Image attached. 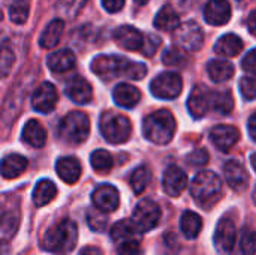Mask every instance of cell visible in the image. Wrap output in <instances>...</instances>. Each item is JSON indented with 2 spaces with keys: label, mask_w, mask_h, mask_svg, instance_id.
Here are the masks:
<instances>
[{
  "label": "cell",
  "mask_w": 256,
  "mask_h": 255,
  "mask_svg": "<svg viewBox=\"0 0 256 255\" xmlns=\"http://www.w3.org/2000/svg\"><path fill=\"white\" fill-rule=\"evenodd\" d=\"M162 62L166 66H174V68H183L188 65V56L186 51L180 47H171L166 48L162 54Z\"/></svg>",
  "instance_id": "33"
},
{
  "label": "cell",
  "mask_w": 256,
  "mask_h": 255,
  "mask_svg": "<svg viewBox=\"0 0 256 255\" xmlns=\"http://www.w3.org/2000/svg\"><path fill=\"white\" fill-rule=\"evenodd\" d=\"M18 221H20V215H18V210H4L3 212V225H2V234H3V239H9L14 236L16 227H18Z\"/></svg>",
  "instance_id": "40"
},
{
  "label": "cell",
  "mask_w": 256,
  "mask_h": 255,
  "mask_svg": "<svg viewBox=\"0 0 256 255\" xmlns=\"http://www.w3.org/2000/svg\"><path fill=\"white\" fill-rule=\"evenodd\" d=\"M87 224L93 231H105L106 225H108L106 212L98 209L96 206L93 209H88V212H87Z\"/></svg>",
  "instance_id": "37"
},
{
  "label": "cell",
  "mask_w": 256,
  "mask_h": 255,
  "mask_svg": "<svg viewBox=\"0 0 256 255\" xmlns=\"http://www.w3.org/2000/svg\"><path fill=\"white\" fill-rule=\"evenodd\" d=\"M182 89L183 80L176 72H162L150 84L152 93L160 99H174L182 93Z\"/></svg>",
  "instance_id": "9"
},
{
  "label": "cell",
  "mask_w": 256,
  "mask_h": 255,
  "mask_svg": "<svg viewBox=\"0 0 256 255\" xmlns=\"http://www.w3.org/2000/svg\"><path fill=\"white\" fill-rule=\"evenodd\" d=\"M240 90H242V95L244 99H248V101L256 99V75L242 78Z\"/></svg>",
  "instance_id": "41"
},
{
  "label": "cell",
  "mask_w": 256,
  "mask_h": 255,
  "mask_svg": "<svg viewBox=\"0 0 256 255\" xmlns=\"http://www.w3.org/2000/svg\"><path fill=\"white\" fill-rule=\"evenodd\" d=\"M224 173H225V179L228 182V185L237 191L242 192L249 186V173L244 168L243 164H240L238 161H228L224 167Z\"/></svg>",
  "instance_id": "16"
},
{
  "label": "cell",
  "mask_w": 256,
  "mask_h": 255,
  "mask_svg": "<svg viewBox=\"0 0 256 255\" xmlns=\"http://www.w3.org/2000/svg\"><path fill=\"white\" fill-rule=\"evenodd\" d=\"M63 29H64L63 20L56 18V20L50 21L48 26L45 27V30H44L42 35H40V39H39L40 47L45 48V50L54 48V47L60 42V39H62Z\"/></svg>",
  "instance_id": "24"
},
{
  "label": "cell",
  "mask_w": 256,
  "mask_h": 255,
  "mask_svg": "<svg viewBox=\"0 0 256 255\" xmlns=\"http://www.w3.org/2000/svg\"><path fill=\"white\" fill-rule=\"evenodd\" d=\"M236 239H237L236 224L230 218H222L214 231V243L219 252L231 254L236 245Z\"/></svg>",
  "instance_id": "10"
},
{
  "label": "cell",
  "mask_w": 256,
  "mask_h": 255,
  "mask_svg": "<svg viewBox=\"0 0 256 255\" xmlns=\"http://www.w3.org/2000/svg\"><path fill=\"white\" fill-rule=\"evenodd\" d=\"M141 245L138 240H128L118 246V255H141Z\"/></svg>",
  "instance_id": "45"
},
{
  "label": "cell",
  "mask_w": 256,
  "mask_h": 255,
  "mask_svg": "<svg viewBox=\"0 0 256 255\" xmlns=\"http://www.w3.org/2000/svg\"><path fill=\"white\" fill-rule=\"evenodd\" d=\"M152 180V173L147 167H138L130 176V186L135 194H142Z\"/></svg>",
  "instance_id": "34"
},
{
  "label": "cell",
  "mask_w": 256,
  "mask_h": 255,
  "mask_svg": "<svg viewBox=\"0 0 256 255\" xmlns=\"http://www.w3.org/2000/svg\"><path fill=\"white\" fill-rule=\"evenodd\" d=\"M180 228L186 239H195L202 230V219L198 213L188 210L180 219Z\"/></svg>",
  "instance_id": "31"
},
{
  "label": "cell",
  "mask_w": 256,
  "mask_h": 255,
  "mask_svg": "<svg viewBox=\"0 0 256 255\" xmlns=\"http://www.w3.org/2000/svg\"><path fill=\"white\" fill-rule=\"evenodd\" d=\"M248 128H249V134L252 137V140L256 143V113H254L249 119V123H248Z\"/></svg>",
  "instance_id": "48"
},
{
  "label": "cell",
  "mask_w": 256,
  "mask_h": 255,
  "mask_svg": "<svg viewBox=\"0 0 256 255\" xmlns=\"http://www.w3.org/2000/svg\"><path fill=\"white\" fill-rule=\"evenodd\" d=\"M238 2H240V0H238Z\"/></svg>",
  "instance_id": "54"
},
{
  "label": "cell",
  "mask_w": 256,
  "mask_h": 255,
  "mask_svg": "<svg viewBox=\"0 0 256 255\" xmlns=\"http://www.w3.org/2000/svg\"><path fill=\"white\" fill-rule=\"evenodd\" d=\"M30 0H14L9 5V17L15 24H24L28 18Z\"/></svg>",
  "instance_id": "35"
},
{
  "label": "cell",
  "mask_w": 256,
  "mask_h": 255,
  "mask_svg": "<svg viewBox=\"0 0 256 255\" xmlns=\"http://www.w3.org/2000/svg\"><path fill=\"white\" fill-rule=\"evenodd\" d=\"M207 72L210 78L216 83H225L234 75V66L228 60H210L207 65Z\"/></svg>",
  "instance_id": "29"
},
{
  "label": "cell",
  "mask_w": 256,
  "mask_h": 255,
  "mask_svg": "<svg viewBox=\"0 0 256 255\" xmlns=\"http://www.w3.org/2000/svg\"><path fill=\"white\" fill-rule=\"evenodd\" d=\"M162 185H164V191L168 195L178 197L188 186V176L180 167L171 165L164 173Z\"/></svg>",
  "instance_id": "14"
},
{
  "label": "cell",
  "mask_w": 256,
  "mask_h": 255,
  "mask_svg": "<svg viewBox=\"0 0 256 255\" xmlns=\"http://www.w3.org/2000/svg\"><path fill=\"white\" fill-rule=\"evenodd\" d=\"M190 194L201 207H210L222 195V182L213 171H201L192 180Z\"/></svg>",
  "instance_id": "4"
},
{
  "label": "cell",
  "mask_w": 256,
  "mask_h": 255,
  "mask_svg": "<svg viewBox=\"0 0 256 255\" xmlns=\"http://www.w3.org/2000/svg\"><path fill=\"white\" fill-rule=\"evenodd\" d=\"M99 129L104 138L112 144H120L129 140L132 134L130 120L116 111H105L99 120Z\"/></svg>",
  "instance_id": "5"
},
{
  "label": "cell",
  "mask_w": 256,
  "mask_h": 255,
  "mask_svg": "<svg viewBox=\"0 0 256 255\" xmlns=\"http://www.w3.org/2000/svg\"><path fill=\"white\" fill-rule=\"evenodd\" d=\"M64 93L69 99H72L75 104H80V105L88 104L93 98L92 86L88 84L87 80L81 77H74L72 80H69L66 83Z\"/></svg>",
  "instance_id": "18"
},
{
  "label": "cell",
  "mask_w": 256,
  "mask_h": 255,
  "mask_svg": "<svg viewBox=\"0 0 256 255\" xmlns=\"http://www.w3.org/2000/svg\"><path fill=\"white\" fill-rule=\"evenodd\" d=\"M210 107L219 114H230L234 108V99L230 92H212Z\"/></svg>",
  "instance_id": "32"
},
{
  "label": "cell",
  "mask_w": 256,
  "mask_h": 255,
  "mask_svg": "<svg viewBox=\"0 0 256 255\" xmlns=\"http://www.w3.org/2000/svg\"><path fill=\"white\" fill-rule=\"evenodd\" d=\"M56 171L63 182L72 185V183L78 182V179L81 176V164L74 156H64L57 161Z\"/></svg>",
  "instance_id": "21"
},
{
  "label": "cell",
  "mask_w": 256,
  "mask_h": 255,
  "mask_svg": "<svg viewBox=\"0 0 256 255\" xmlns=\"http://www.w3.org/2000/svg\"><path fill=\"white\" fill-rule=\"evenodd\" d=\"M204 18L212 26H224L231 18V5L226 0H208L204 8Z\"/></svg>",
  "instance_id": "17"
},
{
  "label": "cell",
  "mask_w": 256,
  "mask_h": 255,
  "mask_svg": "<svg viewBox=\"0 0 256 255\" xmlns=\"http://www.w3.org/2000/svg\"><path fill=\"white\" fill-rule=\"evenodd\" d=\"M210 101H212V92L202 86H196L189 99H188V108L189 113L195 117V119H201L207 114L210 107Z\"/></svg>",
  "instance_id": "19"
},
{
  "label": "cell",
  "mask_w": 256,
  "mask_h": 255,
  "mask_svg": "<svg viewBox=\"0 0 256 255\" xmlns=\"http://www.w3.org/2000/svg\"><path fill=\"white\" fill-rule=\"evenodd\" d=\"M46 63L52 72L62 74L70 71L75 66V54L70 50H58L48 56Z\"/></svg>",
  "instance_id": "22"
},
{
  "label": "cell",
  "mask_w": 256,
  "mask_h": 255,
  "mask_svg": "<svg viewBox=\"0 0 256 255\" xmlns=\"http://www.w3.org/2000/svg\"><path fill=\"white\" fill-rule=\"evenodd\" d=\"M135 2H136L138 5H146V3H147L148 0H135Z\"/></svg>",
  "instance_id": "52"
},
{
  "label": "cell",
  "mask_w": 256,
  "mask_h": 255,
  "mask_svg": "<svg viewBox=\"0 0 256 255\" xmlns=\"http://www.w3.org/2000/svg\"><path fill=\"white\" fill-rule=\"evenodd\" d=\"M242 50H243V41L234 33L224 35L214 45V51L225 57H234L240 54Z\"/></svg>",
  "instance_id": "25"
},
{
  "label": "cell",
  "mask_w": 256,
  "mask_h": 255,
  "mask_svg": "<svg viewBox=\"0 0 256 255\" xmlns=\"http://www.w3.org/2000/svg\"><path fill=\"white\" fill-rule=\"evenodd\" d=\"M254 201H255V204H256V188H255V191H254Z\"/></svg>",
  "instance_id": "53"
},
{
  "label": "cell",
  "mask_w": 256,
  "mask_h": 255,
  "mask_svg": "<svg viewBox=\"0 0 256 255\" xmlns=\"http://www.w3.org/2000/svg\"><path fill=\"white\" fill-rule=\"evenodd\" d=\"M22 140L36 149H40L46 143V131L38 120H28L22 129Z\"/></svg>",
  "instance_id": "23"
},
{
  "label": "cell",
  "mask_w": 256,
  "mask_h": 255,
  "mask_svg": "<svg viewBox=\"0 0 256 255\" xmlns=\"http://www.w3.org/2000/svg\"><path fill=\"white\" fill-rule=\"evenodd\" d=\"M160 215V207L153 200H141L134 210L132 221L140 233H147L159 224Z\"/></svg>",
  "instance_id": "8"
},
{
  "label": "cell",
  "mask_w": 256,
  "mask_h": 255,
  "mask_svg": "<svg viewBox=\"0 0 256 255\" xmlns=\"http://www.w3.org/2000/svg\"><path fill=\"white\" fill-rule=\"evenodd\" d=\"M56 195H57L56 185L48 179H42L36 183L33 189V203L34 206L42 207V206H46L50 201H52Z\"/></svg>",
  "instance_id": "27"
},
{
  "label": "cell",
  "mask_w": 256,
  "mask_h": 255,
  "mask_svg": "<svg viewBox=\"0 0 256 255\" xmlns=\"http://www.w3.org/2000/svg\"><path fill=\"white\" fill-rule=\"evenodd\" d=\"M256 254V231L244 228L240 234L238 240V255Z\"/></svg>",
  "instance_id": "38"
},
{
  "label": "cell",
  "mask_w": 256,
  "mask_h": 255,
  "mask_svg": "<svg viewBox=\"0 0 256 255\" xmlns=\"http://www.w3.org/2000/svg\"><path fill=\"white\" fill-rule=\"evenodd\" d=\"M188 162L195 167H204L208 162V152L206 149H196L188 156Z\"/></svg>",
  "instance_id": "44"
},
{
  "label": "cell",
  "mask_w": 256,
  "mask_h": 255,
  "mask_svg": "<svg viewBox=\"0 0 256 255\" xmlns=\"http://www.w3.org/2000/svg\"><path fill=\"white\" fill-rule=\"evenodd\" d=\"M248 27H249V32L256 36V9L250 14L249 20H248Z\"/></svg>",
  "instance_id": "49"
},
{
  "label": "cell",
  "mask_w": 256,
  "mask_h": 255,
  "mask_svg": "<svg viewBox=\"0 0 256 255\" xmlns=\"http://www.w3.org/2000/svg\"><path fill=\"white\" fill-rule=\"evenodd\" d=\"M114 39L122 48H124L128 51L142 50V45H144V41H146L142 33L138 29L132 27V26H120L118 29H116Z\"/></svg>",
  "instance_id": "15"
},
{
  "label": "cell",
  "mask_w": 256,
  "mask_h": 255,
  "mask_svg": "<svg viewBox=\"0 0 256 255\" xmlns=\"http://www.w3.org/2000/svg\"><path fill=\"white\" fill-rule=\"evenodd\" d=\"M102 5H104V8H105L108 12L114 14V12H118V11L123 9L124 0H102Z\"/></svg>",
  "instance_id": "47"
},
{
  "label": "cell",
  "mask_w": 256,
  "mask_h": 255,
  "mask_svg": "<svg viewBox=\"0 0 256 255\" xmlns=\"http://www.w3.org/2000/svg\"><path fill=\"white\" fill-rule=\"evenodd\" d=\"M78 242V227L74 221L64 219L50 230L42 237L44 249L54 255H68L74 251Z\"/></svg>",
  "instance_id": "2"
},
{
  "label": "cell",
  "mask_w": 256,
  "mask_h": 255,
  "mask_svg": "<svg viewBox=\"0 0 256 255\" xmlns=\"http://www.w3.org/2000/svg\"><path fill=\"white\" fill-rule=\"evenodd\" d=\"M92 201H93V206L110 213V212L117 210L120 204V195H118V191L112 185H100L93 191Z\"/></svg>",
  "instance_id": "12"
},
{
  "label": "cell",
  "mask_w": 256,
  "mask_h": 255,
  "mask_svg": "<svg viewBox=\"0 0 256 255\" xmlns=\"http://www.w3.org/2000/svg\"><path fill=\"white\" fill-rule=\"evenodd\" d=\"M242 65H243V69H244L246 72L256 75V48L244 56Z\"/></svg>",
  "instance_id": "46"
},
{
  "label": "cell",
  "mask_w": 256,
  "mask_h": 255,
  "mask_svg": "<svg viewBox=\"0 0 256 255\" xmlns=\"http://www.w3.org/2000/svg\"><path fill=\"white\" fill-rule=\"evenodd\" d=\"M176 128L177 125H176V119L172 113L162 108V110H158L156 113L148 114L144 119L142 132L148 141L164 146L172 140L176 134Z\"/></svg>",
  "instance_id": "3"
},
{
  "label": "cell",
  "mask_w": 256,
  "mask_h": 255,
  "mask_svg": "<svg viewBox=\"0 0 256 255\" xmlns=\"http://www.w3.org/2000/svg\"><path fill=\"white\" fill-rule=\"evenodd\" d=\"M27 168V159L18 153L8 155L2 162V174L4 179H15L21 176Z\"/></svg>",
  "instance_id": "26"
},
{
  "label": "cell",
  "mask_w": 256,
  "mask_h": 255,
  "mask_svg": "<svg viewBox=\"0 0 256 255\" xmlns=\"http://www.w3.org/2000/svg\"><path fill=\"white\" fill-rule=\"evenodd\" d=\"M114 102L122 108H134L141 101V92L130 84L122 83L114 87L112 90Z\"/></svg>",
  "instance_id": "20"
},
{
  "label": "cell",
  "mask_w": 256,
  "mask_h": 255,
  "mask_svg": "<svg viewBox=\"0 0 256 255\" xmlns=\"http://www.w3.org/2000/svg\"><path fill=\"white\" fill-rule=\"evenodd\" d=\"M86 2L87 0H58L56 8L64 18H75L84 8Z\"/></svg>",
  "instance_id": "39"
},
{
  "label": "cell",
  "mask_w": 256,
  "mask_h": 255,
  "mask_svg": "<svg viewBox=\"0 0 256 255\" xmlns=\"http://www.w3.org/2000/svg\"><path fill=\"white\" fill-rule=\"evenodd\" d=\"M174 44L184 51H200L204 45V32L196 23L180 24L174 30Z\"/></svg>",
  "instance_id": "7"
},
{
  "label": "cell",
  "mask_w": 256,
  "mask_h": 255,
  "mask_svg": "<svg viewBox=\"0 0 256 255\" xmlns=\"http://www.w3.org/2000/svg\"><path fill=\"white\" fill-rule=\"evenodd\" d=\"M154 26L162 32H174L180 26V15L171 6H164L156 14Z\"/></svg>",
  "instance_id": "28"
},
{
  "label": "cell",
  "mask_w": 256,
  "mask_h": 255,
  "mask_svg": "<svg viewBox=\"0 0 256 255\" xmlns=\"http://www.w3.org/2000/svg\"><path fill=\"white\" fill-rule=\"evenodd\" d=\"M80 255H102V251L96 246H87L80 252Z\"/></svg>",
  "instance_id": "50"
},
{
  "label": "cell",
  "mask_w": 256,
  "mask_h": 255,
  "mask_svg": "<svg viewBox=\"0 0 256 255\" xmlns=\"http://www.w3.org/2000/svg\"><path fill=\"white\" fill-rule=\"evenodd\" d=\"M57 90L51 83H42L32 96V107L39 113H51L57 104Z\"/></svg>",
  "instance_id": "11"
},
{
  "label": "cell",
  "mask_w": 256,
  "mask_h": 255,
  "mask_svg": "<svg viewBox=\"0 0 256 255\" xmlns=\"http://www.w3.org/2000/svg\"><path fill=\"white\" fill-rule=\"evenodd\" d=\"M250 162H252V167L255 168V171H256V153H254V155H252V158H250Z\"/></svg>",
  "instance_id": "51"
},
{
  "label": "cell",
  "mask_w": 256,
  "mask_h": 255,
  "mask_svg": "<svg viewBox=\"0 0 256 255\" xmlns=\"http://www.w3.org/2000/svg\"><path fill=\"white\" fill-rule=\"evenodd\" d=\"M2 74L8 75L9 69L14 65V51L8 47V42H3V48H2Z\"/></svg>",
  "instance_id": "43"
},
{
  "label": "cell",
  "mask_w": 256,
  "mask_h": 255,
  "mask_svg": "<svg viewBox=\"0 0 256 255\" xmlns=\"http://www.w3.org/2000/svg\"><path fill=\"white\" fill-rule=\"evenodd\" d=\"M58 132L66 141L80 144V143L86 141L88 137L90 120L84 113L72 111L62 119L60 126H58Z\"/></svg>",
  "instance_id": "6"
},
{
  "label": "cell",
  "mask_w": 256,
  "mask_h": 255,
  "mask_svg": "<svg viewBox=\"0 0 256 255\" xmlns=\"http://www.w3.org/2000/svg\"><path fill=\"white\" fill-rule=\"evenodd\" d=\"M212 143L222 152H230L240 140V131L231 125H219L212 129Z\"/></svg>",
  "instance_id": "13"
},
{
  "label": "cell",
  "mask_w": 256,
  "mask_h": 255,
  "mask_svg": "<svg viewBox=\"0 0 256 255\" xmlns=\"http://www.w3.org/2000/svg\"><path fill=\"white\" fill-rule=\"evenodd\" d=\"M160 44H162V39L158 35H148L146 38V41H144V45H142V50L141 51L144 53V56L152 57L158 51V48L160 47Z\"/></svg>",
  "instance_id": "42"
},
{
  "label": "cell",
  "mask_w": 256,
  "mask_h": 255,
  "mask_svg": "<svg viewBox=\"0 0 256 255\" xmlns=\"http://www.w3.org/2000/svg\"><path fill=\"white\" fill-rule=\"evenodd\" d=\"M92 71L102 80L110 81L118 77L141 80L147 74V66L141 62H130L120 56H98L90 65Z\"/></svg>",
  "instance_id": "1"
},
{
  "label": "cell",
  "mask_w": 256,
  "mask_h": 255,
  "mask_svg": "<svg viewBox=\"0 0 256 255\" xmlns=\"http://www.w3.org/2000/svg\"><path fill=\"white\" fill-rule=\"evenodd\" d=\"M140 234V230L134 224V221L123 219L112 225L111 228V237L114 242H128V240H138L136 236Z\"/></svg>",
  "instance_id": "30"
},
{
  "label": "cell",
  "mask_w": 256,
  "mask_h": 255,
  "mask_svg": "<svg viewBox=\"0 0 256 255\" xmlns=\"http://www.w3.org/2000/svg\"><path fill=\"white\" fill-rule=\"evenodd\" d=\"M90 164L92 167L99 171V173H106L112 168V164H114V159L111 156V153H108L106 150H94L90 156Z\"/></svg>",
  "instance_id": "36"
}]
</instances>
